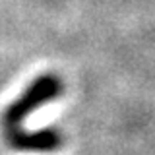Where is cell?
Segmentation results:
<instances>
[{
	"instance_id": "1",
	"label": "cell",
	"mask_w": 155,
	"mask_h": 155,
	"mask_svg": "<svg viewBox=\"0 0 155 155\" xmlns=\"http://www.w3.org/2000/svg\"><path fill=\"white\" fill-rule=\"evenodd\" d=\"M62 91H64V84H62V80L56 74L47 72V74L37 76L23 89V93L4 109L2 116H0V124H2L4 132L21 126V122L29 114L35 113L39 107H43V105L51 103V101H54L56 97H60Z\"/></svg>"
},
{
	"instance_id": "2",
	"label": "cell",
	"mask_w": 155,
	"mask_h": 155,
	"mask_svg": "<svg viewBox=\"0 0 155 155\" xmlns=\"http://www.w3.org/2000/svg\"><path fill=\"white\" fill-rule=\"evenodd\" d=\"M4 142L10 149L23 153H52L62 147L64 136L56 128H41V130H21L12 128L4 132Z\"/></svg>"
}]
</instances>
